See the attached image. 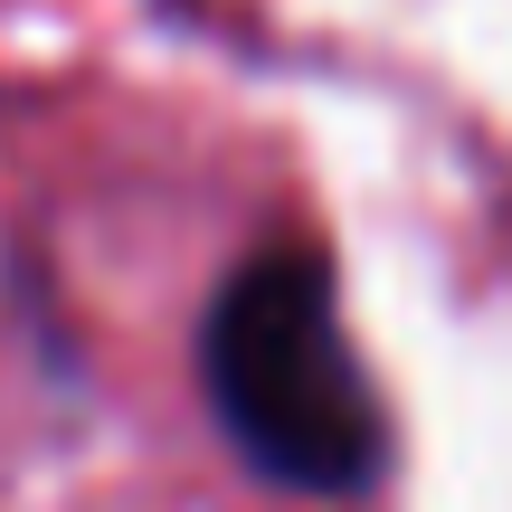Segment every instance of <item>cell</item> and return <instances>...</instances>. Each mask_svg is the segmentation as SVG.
<instances>
[{
    "label": "cell",
    "mask_w": 512,
    "mask_h": 512,
    "mask_svg": "<svg viewBox=\"0 0 512 512\" xmlns=\"http://www.w3.org/2000/svg\"><path fill=\"white\" fill-rule=\"evenodd\" d=\"M200 380L228 446L294 494H361L389 465V418L313 247H256L200 323Z\"/></svg>",
    "instance_id": "1"
}]
</instances>
